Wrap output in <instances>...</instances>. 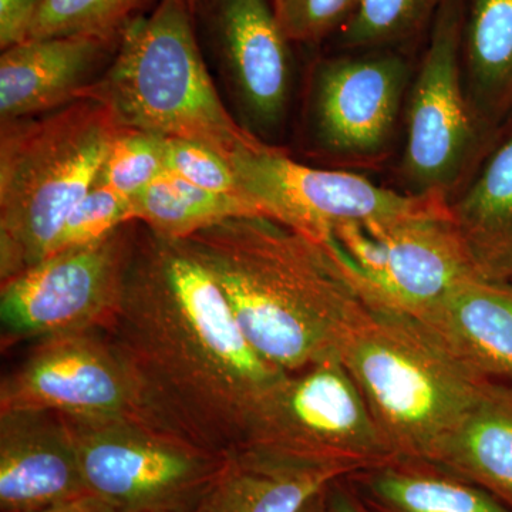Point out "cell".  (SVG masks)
<instances>
[{
	"mask_svg": "<svg viewBox=\"0 0 512 512\" xmlns=\"http://www.w3.org/2000/svg\"><path fill=\"white\" fill-rule=\"evenodd\" d=\"M187 2H188V5H190L192 12L195 13V9H197L198 0H187Z\"/></svg>",
	"mask_w": 512,
	"mask_h": 512,
	"instance_id": "836d02e7",
	"label": "cell"
},
{
	"mask_svg": "<svg viewBox=\"0 0 512 512\" xmlns=\"http://www.w3.org/2000/svg\"><path fill=\"white\" fill-rule=\"evenodd\" d=\"M359 0H274L276 18L292 43H316L339 32Z\"/></svg>",
	"mask_w": 512,
	"mask_h": 512,
	"instance_id": "f1b7e54d",
	"label": "cell"
},
{
	"mask_svg": "<svg viewBox=\"0 0 512 512\" xmlns=\"http://www.w3.org/2000/svg\"><path fill=\"white\" fill-rule=\"evenodd\" d=\"M447 0H359L339 30L340 46L377 50L419 33Z\"/></svg>",
	"mask_w": 512,
	"mask_h": 512,
	"instance_id": "cb8c5ba5",
	"label": "cell"
},
{
	"mask_svg": "<svg viewBox=\"0 0 512 512\" xmlns=\"http://www.w3.org/2000/svg\"><path fill=\"white\" fill-rule=\"evenodd\" d=\"M12 410L148 420L133 376L101 330L37 340L0 384V412Z\"/></svg>",
	"mask_w": 512,
	"mask_h": 512,
	"instance_id": "7c38bea8",
	"label": "cell"
},
{
	"mask_svg": "<svg viewBox=\"0 0 512 512\" xmlns=\"http://www.w3.org/2000/svg\"><path fill=\"white\" fill-rule=\"evenodd\" d=\"M245 444L355 473L399 458L339 356L286 373L256 410Z\"/></svg>",
	"mask_w": 512,
	"mask_h": 512,
	"instance_id": "9c48e42d",
	"label": "cell"
},
{
	"mask_svg": "<svg viewBox=\"0 0 512 512\" xmlns=\"http://www.w3.org/2000/svg\"><path fill=\"white\" fill-rule=\"evenodd\" d=\"M208 42L256 137L278 130L292 87L291 40L268 0H198Z\"/></svg>",
	"mask_w": 512,
	"mask_h": 512,
	"instance_id": "4fadbf2b",
	"label": "cell"
},
{
	"mask_svg": "<svg viewBox=\"0 0 512 512\" xmlns=\"http://www.w3.org/2000/svg\"><path fill=\"white\" fill-rule=\"evenodd\" d=\"M353 473L245 444L225 454L217 477L191 512H299Z\"/></svg>",
	"mask_w": 512,
	"mask_h": 512,
	"instance_id": "e0dca14e",
	"label": "cell"
},
{
	"mask_svg": "<svg viewBox=\"0 0 512 512\" xmlns=\"http://www.w3.org/2000/svg\"><path fill=\"white\" fill-rule=\"evenodd\" d=\"M420 320L478 375L512 384V282L476 276Z\"/></svg>",
	"mask_w": 512,
	"mask_h": 512,
	"instance_id": "ac0fdd59",
	"label": "cell"
},
{
	"mask_svg": "<svg viewBox=\"0 0 512 512\" xmlns=\"http://www.w3.org/2000/svg\"><path fill=\"white\" fill-rule=\"evenodd\" d=\"M60 416L90 493L117 512H191L224 463L141 417Z\"/></svg>",
	"mask_w": 512,
	"mask_h": 512,
	"instance_id": "8992f818",
	"label": "cell"
},
{
	"mask_svg": "<svg viewBox=\"0 0 512 512\" xmlns=\"http://www.w3.org/2000/svg\"><path fill=\"white\" fill-rule=\"evenodd\" d=\"M348 481L370 512H512L478 485L417 458H393Z\"/></svg>",
	"mask_w": 512,
	"mask_h": 512,
	"instance_id": "ffe728a7",
	"label": "cell"
},
{
	"mask_svg": "<svg viewBox=\"0 0 512 512\" xmlns=\"http://www.w3.org/2000/svg\"><path fill=\"white\" fill-rule=\"evenodd\" d=\"M165 173V137L121 127L109 148L96 185L131 198Z\"/></svg>",
	"mask_w": 512,
	"mask_h": 512,
	"instance_id": "484cf974",
	"label": "cell"
},
{
	"mask_svg": "<svg viewBox=\"0 0 512 512\" xmlns=\"http://www.w3.org/2000/svg\"><path fill=\"white\" fill-rule=\"evenodd\" d=\"M326 491L325 493L316 495V497L309 501V503L306 504L299 512H328V505H326Z\"/></svg>",
	"mask_w": 512,
	"mask_h": 512,
	"instance_id": "d6a6232c",
	"label": "cell"
},
{
	"mask_svg": "<svg viewBox=\"0 0 512 512\" xmlns=\"http://www.w3.org/2000/svg\"><path fill=\"white\" fill-rule=\"evenodd\" d=\"M229 163L264 217L320 241L343 225L450 210L441 195L397 192L349 171L309 167L261 138L239 147Z\"/></svg>",
	"mask_w": 512,
	"mask_h": 512,
	"instance_id": "ba28073f",
	"label": "cell"
},
{
	"mask_svg": "<svg viewBox=\"0 0 512 512\" xmlns=\"http://www.w3.org/2000/svg\"><path fill=\"white\" fill-rule=\"evenodd\" d=\"M148 0H43L30 39L117 36Z\"/></svg>",
	"mask_w": 512,
	"mask_h": 512,
	"instance_id": "d4e9b609",
	"label": "cell"
},
{
	"mask_svg": "<svg viewBox=\"0 0 512 512\" xmlns=\"http://www.w3.org/2000/svg\"><path fill=\"white\" fill-rule=\"evenodd\" d=\"M80 97L106 104L123 127L197 141L228 161L259 138L218 94L187 0H158L131 20L109 66Z\"/></svg>",
	"mask_w": 512,
	"mask_h": 512,
	"instance_id": "5b68a950",
	"label": "cell"
},
{
	"mask_svg": "<svg viewBox=\"0 0 512 512\" xmlns=\"http://www.w3.org/2000/svg\"><path fill=\"white\" fill-rule=\"evenodd\" d=\"M33 512H117V510L109 501L90 493L76 498V500Z\"/></svg>",
	"mask_w": 512,
	"mask_h": 512,
	"instance_id": "1f68e13d",
	"label": "cell"
},
{
	"mask_svg": "<svg viewBox=\"0 0 512 512\" xmlns=\"http://www.w3.org/2000/svg\"><path fill=\"white\" fill-rule=\"evenodd\" d=\"M121 127L113 111L93 97L2 123V282L52 254L70 212L96 184Z\"/></svg>",
	"mask_w": 512,
	"mask_h": 512,
	"instance_id": "277c9868",
	"label": "cell"
},
{
	"mask_svg": "<svg viewBox=\"0 0 512 512\" xmlns=\"http://www.w3.org/2000/svg\"><path fill=\"white\" fill-rule=\"evenodd\" d=\"M339 357L399 458L433 460L490 382L426 323L370 299Z\"/></svg>",
	"mask_w": 512,
	"mask_h": 512,
	"instance_id": "3957f363",
	"label": "cell"
},
{
	"mask_svg": "<svg viewBox=\"0 0 512 512\" xmlns=\"http://www.w3.org/2000/svg\"><path fill=\"white\" fill-rule=\"evenodd\" d=\"M130 222H136L130 198L94 184L70 212L52 254L92 244Z\"/></svg>",
	"mask_w": 512,
	"mask_h": 512,
	"instance_id": "4316f807",
	"label": "cell"
},
{
	"mask_svg": "<svg viewBox=\"0 0 512 512\" xmlns=\"http://www.w3.org/2000/svg\"><path fill=\"white\" fill-rule=\"evenodd\" d=\"M466 0H447L431 28L430 42L410 87L402 171L413 194L441 195L473 175L498 130L485 126L464 82L463 25Z\"/></svg>",
	"mask_w": 512,
	"mask_h": 512,
	"instance_id": "52a82bcc",
	"label": "cell"
},
{
	"mask_svg": "<svg viewBox=\"0 0 512 512\" xmlns=\"http://www.w3.org/2000/svg\"><path fill=\"white\" fill-rule=\"evenodd\" d=\"M184 242L217 281L249 345L284 372L339 356L365 312L355 269L330 238L242 217Z\"/></svg>",
	"mask_w": 512,
	"mask_h": 512,
	"instance_id": "7a4b0ae2",
	"label": "cell"
},
{
	"mask_svg": "<svg viewBox=\"0 0 512 512\" xmlns=\"http://www.w3.org/2000/svg\"><path fill=\"white\" fill-rule=\"evenodd\" d=\"M120 36L30 39L2 52V123L49 113L80 99L109 66Z\"/></svg>",
	"mask_w": 512,
	"mask_h": 512,
	"instance_id": "2e32d148",
	"label": "cell"
},
{
	"mask_svg": "<svg viewBox=\"0 0 512 512\" xmlns=\"http://www.w3.org/2000/svg\"><path fill=\"white\" fill-rule=\"evenodd\" d=\"M165 173L204 190L247 197L227 158L197 141L165 138Z\"/></svg>",
	"mask_w": 512,
	"mask_h": 512,
	"instance_id": "83f0119b",
	"label": "cell"
},
{
	"mask_svg": "<svg viewBox=\"0 0 512 512\" xmlns=\"http://www.w3.org/2000/svg\"><path fill=\"white\" fill-rule=\"evenodd\" d=\"M130 200L134 221L174 241H184L232 218L264 217L244 195L204 190L170 174Z\"/></svg>",
	"mask_w": 512,
	"mask_h": 512,
	"instance_id": "603a6c76",
	"label": "cell"
},
{
	"mask_svg": "<svg viewBox=\"0 0 512 512\" xmlns=\"http://www.w3.org/2000/svg\"><path fill=\"white\" fill-rule=\"evenodd\" d=\"M104 333L147 419L221 456L244 446L256 410L288 373L249 345L190 247L141 224L119 311Z\"/></svg>",
	"mask_w": 512,
	"mask_h": 512,
	"instance_id": "6da1fadb",
	"label": "cell"
},
{
	"mask_svg": "<svg viewBox=\"0 0 512 512\" xmlns=\"http://www.w3.org/2000/svg\"><path fill=\"white\" fill-rule=\"evenodd\" d=\"M328 512H370L355 493L348 477L335 481L326 491Z\"/></svg>",
	"mask_w": 512,
	"mask_h": 512,
	"instance_id": "4dcf8cb0",
	"label": "cell"
},
{
	"mask_svg": "<svg viewBox=\"0 0 512 512\" xmlns=\"http://www.w3.org/2000/svg\"><path fill=\"white\" fill-rule=\"evenodd\" d=\"M43 0H0L2 52L28 42Z\"/></svg>",
	"mask_w": 512,
	"mask_h": 512,
	"instance_id": "f546056e",
	"label": "cell"
},
{
	"mask_svg": "<svg viewBox=\"0 0 512 512\" xmlns=\"http://www.w3.org/2000/svg\"><path fill=\"white\" fill-rule=\"evenodd\" d=\"M90 494L62 416L0 412V512L45 510Z\"/></svg>",
	"mask_w": 512,
	"mask_h": 512,
	"instance_id": "9a60e30c",
	"label": "cell"
},
{
	"mask_svg": "<svg viewBox=\"0 0 512 512\" xmlns=\"http://www.w3.org/2000/svg\"><path fill=\"white\" fill-rule=\"evenodd\" d=\"M370 301L423 318L478 274L451 210L343 225L330 237Z\"/></svg>",
	"mask_w": 512,
	"mask_h": 512,
	"instance_id": "8fae6325",
	"label": "cell"
},
{
	"mask_svg": "<svg viewBox=\"0 0 512 512\" xmlns=\"http://www.w3.org/2000/svg\"><path fill=\"white\" fill-rule=\"evenodd\" d=\"M430 463L478 485L512 510V384H485Z\"/></svg>",
	"mask_w": 512,
	"mask_h": 512,
	"instance_id": "44dd1931",
	"label": "cell"
},
{
	"mask_svg": "<svg viewBox=\"0 0 512 512\" xmlns=\"http://www.w3.org/2000/svg\"><path fill=\"white\" fill-rule=\"evenodd\" d=\"M138 222L46 256L0 289L3 349L64 333L106 332L116 318Z\"/></svg>",
	"mask_w": 512,
	"mask_h": 512,
	"instance_id": "30bf717a",
	"label": "cell"
},
{
	"mask_svg": "<svg viewBox=\"0 0 512 512\" xmlns=\"http://www.w3.org/2000/svg\"><path fill=\"white\" fill-rule=\"evenodd\" d=\"M409 79V63L390 50L319 63L311 114L320 147L349 160L380 156L392 141Z\"/></svg>",
	"mask_w": 512,
	"mask_h": 512,
	"instance_id": "5bb4252c",
	"label": "cell"
},
{
	"mask_svg": "<svg viewBox=\"0 0 512 512\" xmlns=\"http://www.w3.org/2000/svg\"><path fill=\"white\" fill-rule=\"evenodd\" d=\"M450 210L478 274L512 282V116Z\"/></svg>",
	"mask_w": 512,
	"mask_h": 512,
	"instance_id": "d6986e66",
	"label": "cell"
},
{
	"mask_svg": "<svg viewBox=\"0 0 512 512\" xmlns=\"http://www.w3.org/2000/svg\"><path fill=\"white\" fill-rule=\"evenodd\" d=\"M461 56L468 99L498 130L512 116V0H466Z\"/></svg>",
	"mask_w": 512,
	"mask_h": 512,
	"instance_id": "7402d4cb",
	"label": "cell"
}]
</instances>
